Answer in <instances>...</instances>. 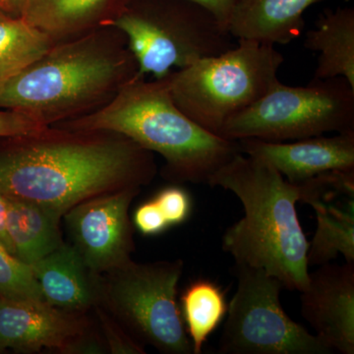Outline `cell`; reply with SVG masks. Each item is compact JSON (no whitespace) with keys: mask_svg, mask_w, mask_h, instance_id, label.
I'll return each instance as SVG.
<instances>
[{"mask_svg":"<svg viewBox=\"0 0 354 354\" xmlns=\"http://www.w3.org/2000/svg\"><path fill=\"white\" fill-rule=\"evenodd\" d=\"M211 11L228 30V23L239 0H190Z\"/></svg>","mask_w":354,"mask_h":354,"instance_id":"cell-27","label":"cell"},{"mask_svg":"<svg viewBox=\"0 0 354 354\" xmlns=\"http://www.w3.org/2000/svg\"><path fill=\"white\" fill-rule=\"evenodd\" d=\"M127 3V0H26L22 18L59 43L113 25Z\"/></svg>","mask_w":354,"mask_h":354,"instance_id":"cell-15","label":"cell"},{"mask_svg":"<svg viewBox=\"0 0 354 354\" xmlns=\"http://www.w3.org/2000/svg\"><path fill=\"white\" fill-rule=\"evenodd\" d=\"M354 130V88L344 77L312 79L304 87L277 81L257 102L232 116L218 136L268 142Z\"/></svg>","mask_w":354,"mask_h":354,"instance_id":"cell-8","label":"cell"},{"mask_svg":"<svg viewBox=\"0 0 354 354\" xmlns=\"http://www.w3.org/2000/svg\"><path fill=\"white\" fill-rule=\"evenodd\" d=\"M55 44L24 18L0 11V83L43 57Z\"/></svg>","mask_w":354,"mask_h":354,"instance_id":"cell-21","label":"cell"},{"mask_svg":"<svg viewBox=\"0 0 354 354\" xmlns=\"http://www.w3.org/2000/svg\"><path fill=\"white\" fill-rule=\"evenodd\" d=\"M317 228L309 242L308 266H322L342 255L354 263V196L314 200Z\"/></svg>","mask_w":354,"mask_h":354,"instance_id":"cell-19","label":"cell"},{"mask_svg":"<svg viewBox=\"0 0 354 354\" xmlns=\"http://www.w3.org/2000/svg\"><path fill=\"white\" fill-rule=\"evenodd\" d=\"M62 216L37 203L8 197L7 232L14 255L31 266L62 245Z\"/></svg>","mask_w":354,"mask_h":354,"instance_id":"cell-18","label":"cell"},{"mask_svg":"<svg viewBox=\"0 0 354 354\" xmlns=\"http://www.w3.org/2000/svg\"><path fill=\"white\" fill-rule=\"evenodd\" d=\"M183 260L135 263L93 272L97 304L142 346L165 354L193 353L177 301Z\"/></svg>","mask_w":354,"mask_h":354,"instance_id":"cell-7","label":"cell"},{"mask_svg":"<svg viewBox=\"0 0 354 354\" xmlns=\"http://www.w3.org/2000/svg\"><path fill=\"white\" fill-rule=\"evenodd\" d=\"M113 25L124 34L139 77L165 78L236 44L211 11L190 0H127Z\"/></svg>","mask_w":354,"mask_h":354,"instance_id":"cell-5","label":"cell"},{"mask_svg":"<svg viewBox=\"0 0 354 354\" xmlns=\"http://www.w3.org/2000/svg\"><path fill=\"white\" fill-rule=\"evenodd\" d=\"M93 309L95 310V316L99 322L102 339L109 353L113 354L146 353L144 346L133 339L127 330L102 306L95 304Z\"/></svg>","mask_w":354,"mask_h":354,"instance_id":"cell-23","label":"cell"},{"mask_svg":"<svg viewBox=\"0 0 354 354\" xmlns=\"http://www.w3.org/2000/svg\"><path fill=\"white\" fill-rule=\"evenodd\" d=\"M0 297L44 301L31 266L0 245Z\"/></svg>","mask_w":354,"mask_h":354,"instance_id":"cell-22","label":"cell"},{"mask_svg":"<svg viewBox=\"0 0 354 354\" xmlns=\"http://www.w3.org/2000/svg\"><path fill=\"white\" fill-rule=\"evenodd\" d=\"M237 288L228 304L218 353L221 354H330L333 349L286 313L283 286L256 268L235 265Z\"/></svg>","mask_w":354,"mask_h":354,"instance_id":"cell-9","label":"cell"},{"mask_svg":"<svg viewBox=\"0 0 354 354\" xmlns=\"http://www.w3.org/2000/svg\"><path fill=\"white\" fill-rule=\"evenodd\" d=\"M304 46L319 55L314 79L344 77L354 88V9L325 11L315 29L306 32Z\"/></svg>","mask_w":354,"mask_h":354,"instance_id":"cell-17","label":"cell"},{"mask_svg":"<svg viewBox=\"0 0 354 354\" xmlns=\"http://www.w3.org/2000/svg\"><path fill=\"white\" fill-rule=\"evenodd\" d=\"M321 0H239L228 23L237 39L288 44L304 31V14Z\"/></svg>","mask_w":354,"mask_h":354,"instance_id":"cell-16","label":"cell"},{"mask_svg":"<svg viewBox=\"0 0 354 354\" xmlns=\"http://www.w3.org/2000/svg\"><path fill=\"white\" fill-rule=\"evenodd\" d=\"M25 4L26 0H0V11L13 17H22Z\"/></svg>","mask_w":354,"mask_h":354,"instance_id":"cell-29","label":"cell"},{"mask_svg":"<svg viewBox=\"0 0 354 354\" xmlns=\"http://www.w3.org/2000/svg\"><path fill=\"white\" fill-rule=\"evenodd\" d=\"M141 188H127L86 200L62 218L72 245L91 272L102 274L131 261L135 244L130 205Z\"/></svg>","mask_w":354,"mask_h":354,"instance_id":"cell-10","label":"cell"},{"mask_svg":"<svg viewBox=\"0 0 354 354\" xmlns=\"http://www.w3.org/2000/svg\"><path fill=\"white\" fill-rule=\"evenodd\" d=\"M165 216L169 227L183 225L191 216L193 209L192 197L181 186H169L158 191L153 198Z\"/></svg>","mask_w":354,"mask_h":354,"instance_id":"cell-24","label":"cell"},{"mask_svg":"<svg viewBox=\"0 0 354 354\" xmlns=\"http://www.w3.org/2000/svg\"><path fill=\"white\" fill-rule=\"evenodd\" d=\"M53 127L118 133L165 158L162 174L172 183H208L241 153L239 142L204 129L174 104L167 76L153 81L135 75L109 104Z\"/></svg>","mask_w":354,"mask_h":354,"instance_id":"cell-4","label":"cell"},{"mask_svg":"<svg viewBox=\"0 0 354 354\" xmlns=\"http://www.w3.org/2000/svg\"><path fill=\"white\" fill-rule=\"evenodd\" d=\"M301 293V315L333 351L354 353V263L319 266Z\"/></svg>","mask_w":354,"mask_h":354,"instance_id":"cell-12","label":"cell"},{"mask_svg":"<svg viewBox=\"0 0 354 354\" xmlns=\"http://www.w3.org/2000/svg\"><path fill=\"white\" fill-rule=\"evenodd\" d=\"M207 184L234 193L243 206V218L227 228L221 241L235 265L263 270L286 290H304L308 281L309 241L297 211L300 184L286 180L264 160L242 153Z\"/></svg>","mask_w":354,"mask_h":354,"instance_id":"cell-3","label":"cell"},{"mask_svg":"<svg viewBox=\"0 0 354 354\" xmlns=\"http://www.w3.org/2000/svg\"><path fill=\"white\" fill-rule=\"evenodd\" d=\"M31 269L44 301L51 306L86 313L97 304L93 272L72 244L64 242Z\"/></svg>","mask_w":354,"mask_h":354,"instance_id":"cell-14","label":"cell"},{"mask_svg":"<svg viewBox=\"0 0 354 354\" xmlns=\"http://www.w3.org/2000/svg\"><path fill=\"white\" fill-rule=\"evenodd\" d=\"M0 147V192L64 215L86 200L152 183L153 153L104 130L57 127L6 138Z\"/></svg>","mask_w":354,"mask_h":354,"instance_id":"cell-1","label":"cell"},{"mask_svg":"<svg viewBox=\"0 0 354 354\" xmlns=\"http://www.w3.org/2000/svg\"><path fill=\"white\" fill-rule=\"evenodd\" d=\"M237 142L242 153L271 165L291 183H304L327 172L354 171V130L291 143L255 138Z\"/></svg>","mask_w":354,"mask_h":354,"instance_id":"cell-13","label":"cell"},{"mask_svg":"<svg viewBox=\"0 0 354 354\" xmlns=\"http://www.w3.org/2000/svg\"><path fill=\"white\" fill-rule=\"evenodd\" d=\"M48 127L28 114L0 109V140L21 136Z\"/></svg>","mask_w":354,"mask_h":354,"instance_id":"cell-26","label":"cell"},{"mask_svg":"<svg viewBox=\"0 0 354 354\" xmlns=\"http://www.w3.org/2000/svg\"><path fill=\"white\" fill-rule=\"evenodd\" d=\"M133 225L145 236H155L169 228L165 216L153 199L140 205L133 216Z\"/></svg>","mask_w":354,"mask_h":354,"instance_id":"cell-25","label":"cell"},{"mask_svg":"<svg viewBox=\"0 0 354 354\" xmlns=\"http://www.w3.org/2000/svg\"><path fill=\"white\" fill-rule=\"evenodd\" d=\"M91 327L85 313L64 311L46 301L0 297V351L48 349L70 354L74 342Z\"/></svg>","mask_w":354,"mask_h":354,"instance_id":"cell-11","label":"cell"},{"mask_svg":"<svg viewBox=\"0 0 354 354\" xmlns=\"http://www.w3.org/2000/svg\"><path fill=\"white\" fill-rule=\"evenodd\" d=\"M7 214H8V197L0 192V245L14 255L12 245L7 232Z\"/></svg>","mask_w":354,"mask_h":354,"instance_id":"cell-28","label":"cell"},{"mask_svg":"<svg viewBox=\"0 0 354 354\" xmlns=\"http://www.w3.org/2000/svg\"><path fill=\"white\" fill-rule=\"evenodd\" d=\"M285 57L274 44L239 39L234 48L171 72L177 108L214 134L232 116L257 102L278 79Z\"/></svg>","mask_w":354,"mask_h":354,"instance_id":"cell-6","label":"cell"},{"mask_svg":"<svg viewBox=\"0 0 354 354\" xmlns=\"http://www.w3.org/2000/svg\"><path fill=\"white\" fill-rule=\"evenodd\" d=\"M179 308L193 354H201L209 335L227 316L225 291L211 279H195L181 293Z\"/></svg>","mask_w":354,"mask_h":354,"instance_id":"cell-20","label":"cell"},{"mask_svg":"<svg viewBox=\"0 0 354 354\" xmlns=\"http://www.w3.org/2000/svg\"><path fill=\"white\" fill-rule=\"evenodd\" d=\"M137 72L124 34L104 26L55 44L0 83V109L28 114L50 127L106 106Z\"/></svg>","mask_w":354,"mask_h":354,"instance_id":"cell-2","label":"cell"}]
</instances>
